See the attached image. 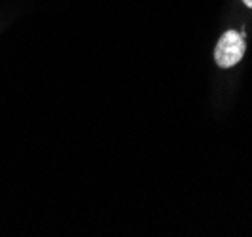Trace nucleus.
<instances>
[{
	"label": "nucleus",
	"instance_id": "obj_1",
	"mask_svg": "<svg viewBox=\"0 0 252 237\" xmlns=\"http://www.w3.org/2000/svg\"><path fill=\"white\" fill-rule=\"evenodd\" d=\"M247 50L245 44V31H227L224 33L215 48V61L222 68H231L243 59Z\"/></svg>",
	"mask_w": 252,
	"mask_h": 237
},
{
	"label": "nucleus",
	"instance_id": "obj_2",
	"mask_svg": "<svg viewBox=\"0 0 252 237\" xmlns=\"http://www.w3.org/2000/svg\"><path fill=\"white\" fill-rule=\"evenodd\" d=\"M245 2V6H249V8H252V0H243Z\"/></svg>",
	"mask_w": 252,
	"mask_h": 237
}]
</instances>
